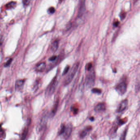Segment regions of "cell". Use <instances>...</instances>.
Returning a JSON list of instances; mask_svg holds the SVG:
<instances>
[{
  "label": "cell",
  "instance_id": "cell-1",
  "mask_svg": "<svg viewBox=\"0 0 140 140\" xmlns=\"http://www.w3.org/2000/svg\"><path fill=\"white\" fill-rule=\"evenodd\" d=\"M79 65V63H77L72 67V70L69 73V74L67 76L66 78L65 79V81L64 83V85H68L71 82L74 78V76L75 75V74L78 71Z\"/></svg>",
  "mask_w": 140,
  "mask_h": 140
},
{
  "label": "cell",
  "instance_id": "cell-2",
  "mask_svg": "<svg viewBox=\"0 0 140 140\" xmlns=\"http://www.w3.org/2000/svg\"><path fill=\"white\" fill-rule=\"evenodd\" d=\"M95 72L94 71H91L90 73H89L87 76L86 77V84L88 88H90L91 87H93L95 84Z\"/></svg>",
  "mask_w": 140,
  "mask_h": 140
},
{
  "label": "cell",
  "instance_id": "cell-3",
  "mask_svg": "<svg viewBox=\"0 0 140 140\" xmlns=\"http://www.w3.org/2000/svg\"><path fill=\"white\" fill-rule=\"evenodd\" d=\"M47 120V114H44L42 116L40 119V121L37 123L36 129L37 131H40L42 130L46 124Z\"/></svg>",
  "mask_w": 140,
  "mask_h": 140
},
{
  "label": "cell",
  "instance_id": "cell-4",
  "mask_svg": "<svg viewBox=\"0 0 140 140\" xmlns=\"http://www.w3.org/2000/svg\"><path fill=\"white\" fill-rule=\"evenodd\" d=\"M127 84L124 82H121L118 84L116 90L120 95H123L126 93L127 91Z\"/></svg>",
  "mask_w": 140,
  "mask_h": 140
},
{
  "label": "cell",
  "instance_id": "cell-5",
  "mask_svg": "<svg viewBox=\"0 0 140 140\" xmlns=\"http://www.w3.org/2000/svg\"><path fill=\"white\" fill-rule=\"evenodd\" d=\"M72 125L70 124H67V125L65 126V130L63 133V137L65 139H67L69 138L72 133Z\"/></svg>",
  "mask_w": 140,
  "mask_h": 140
},
{
  "label": "cell",
  "instance_id": "cell-6",
  "mask_svg": "<svg viewBox=\"0 0 140 140\" xmlns=\"http://www.w3.org/2000/svg\"><path fill=\"white\" fill-rule=\"evenodd\" d=\"M85 1L86 0H81L79 8L78 11V17H81L84 15L86 11V6H85Z\"/></svg>",
  "mask_w": 140,
  "mask_h": 140
},
{
  "label": "cell",
  "instance_id": "cell-7",
  "mask_svg": "<svg viewBox=\"0 0 140 140\" xmlns=\"http://www.w3.org/2000/svg\"><path fill=\"white\" fill-rule=\"evenodd\" d=\"M56 83L57 82H56V78H55L53 80L52 83H51V85L49 88V90H48V94L49 95H52V94L54 93L56 86V84H57Z\"/></svg>",
  "mask_w": 140,
  "mask_h": 140
},
{
  "label": "cell",
  "instance_id": "cell-8",
  "mask_svg": "<svg viewBox=\"0 0 140 140\" xmlns=\"http://www.w3.org/2000/svg\"><path fill=\"white\" fill-rule=\"evenodd\" d=\"M128 105V101L127 100H125L124 101L122 102L120 105L119 106L118 110V112H121L124 111L125 109H126Z\"/></svg>",
  "mask_w": 140,
  "mask_h": 140
},
{
  "label": "cell",
  "instance_id": "cell-9",
  "mask_svg": "<svg viewBox=\"0 0 140 140\" xmlns=\"http://www.w3.org/2000/svg\"><path fill=\"white\" fill-rule=\"evenodd\" d=\"M106 105L105 104L101 103L96 105L95 108V111L97 112L104 111L106 110Z\"/></svg>",
  "mask_w": 140,
  "mask_h": 140
},
{
  "label": "cell",
  "instance_id": "cell-10",
  "mask_svg": "<svg viewBox=\"0 0 140 140\" xmlns=\"http://www.w3.org/2000/svg\"><path fill=\"white\" fill-rule=\"evenodd\" d=\"M24 84V80H18L16 82V89L19 90H22L23 88Z\"/></svg>",
  "mask_w": 140,
  "mask_h": 140
},
{
  "label": "cell",
  "instance_id": "cell-11",
  "mask_svg": "<svg viewBox=\"0 0 140 140\" xmlns=\"http://www.w3.org/2000/svg\"><path fill=\"white\" fill-rule=\"evenodd\" d=\"M92 129V127L90 126H88L86 127L84 129H83L81 133H80V137H81V138H84V137L86 136V135L88 133L89 131H91Z\"/></svg>",
  "mask_w": 140,
  "mask_h": 140
},
{
  "label": "cell",
  "instance_id": "cell-12",
  "mask_svg": "<svg viewBox=\"0 0 140 140\" xmlns=\"http://www.w3.org/2000/svg\"><path fill=\"white\" fill-rule=\"evenodd\" d=\"M46 67V64L45 62L40 63L37 65L36 67V70L38 72H43Z\"/></svg>",
  "mask_w": 140,
  "mask_h": 140
},
{
  "label": "cell",
  "instance_id": "cell-13",
  "mask_svg": "<svg viewBox=\"0 0 140 140\" xmlns=\"http://www.w3.org/2000/svg\"><path fill=\"white\" fill-rule=\"evenodd\" d=\"M59 101H57L56 102L55 104L54 105L53 109H52V111L51 112V114H50L51 117H53L54 115H55V114H56L58 108V106H59Z\"/></svg>",
  "mask_w": 140,
  "mask_h": 140
},
{
  "label": "cell",
  "instance_id": "cell-14",
  "mask_svg": "<svg viewBox=\"0 0 140 140\" xmlns=\"http://www.w3.org/2000/svg\"><path fill=\"white\" fill-rule=\"evenodd\" d=\"M59 48V42L58 41H55L53 42L51 47V50L53 52H55Z\"/></svg>",
  "mask_w": 140,
  "mask_h": 140
},
{
  "label": "cell",
  "instance_id": "cell-15",
  "mask_svg": "<svg viewBox=\"0 0 140 140\" xmlns=\"http://www.w3.org/2000/svg\"><path fill=\"white\" fill-rule=\"evenodd\" d=\"M29 129L28 128H26L23 130V132L22 133V136H21V140H24L28 134Z\"/></svg>",
  "mask_w": 140,
  "mask_h": 140
},
{
  "label": "cell",
  "instance_id": "cell-16",
  "mask_svg": "<svg viewBox=\"0 0 140 140\" xmlns=\"http://www.w3.org/2000/svg\"><path fill=\"white\" fill-rule=\"evenodd\" d=\"M65 126L64 124H62L61 125V128L60 129L59 131V135L63 134L64 133L65 130Z\"/></svg>",
  "mask_w": 140,
  "mask_h": 140
},
{
  "label": "cell",
  "instance_id": "cell-17",
  "mask_svg": "<svg viewBox=\"0 0 140 140\" xmlns=\"http://www.w3.org/2000/svg\"><path fill=\"white\" fill-rule=\"evenodd\" d=\"M92 91L95 94H101L102 93V90L100 89L97 88H93L92 89Z\"/></svg>",
  "mask_w": 140,
  "mask_h": 140
},
{
  "label": "cell",
  "instance_id": "cell-18",
  "mask_svg": "<svg viewBox=\"0 0 140 140\" xmlns=\"http://www.w3.org/2000/svg\"><path fill=\"white\" fill-rule=\"evenodd\" d=\"M127 130H125V131H124L123 133H122L121 136L120 137V140H125V138H126V135H127Z\"/></svg>",
  "mask_w": 140,
  "mask_h": 140
},
{
  "label": "cell",
  "instance_id": "cell-19",
  "mask_svg": "<svg viewBox=\"0 0 140 140\" xmlns=\"http://www.w3.org/2000/svg\"><path fill=\"white\" fill-rule=\"evenodd\" d=\"M16 5L15 3L14 2H11L9 4L7 5V7L8 9H11L12 8H14V6H15Z\"/></svg>",
  "mask_w": 140,
  "mask_h": 140
},
{
  "label": "cell",
  "instance_id": "cell-20",
  "mask_svg": "<svg viewBox=\"0 0 140 140\" xmlns=\"http://www.w3.org/2000/svg\"><path fill=\"white\" fill-rule=\"evenodd\" d=\"M70 69V66H67L65 68L64 71H63V75H65L66 74L68 73L69 70Z\"/></svg>",
  "mask_w": 140,
  "mask_h": 140
},
{
  "label": "cell",
  "instance_id": "cell-21",
  "mask_svg": "<svg viewBox=\"0 0 140 140\" xmlns=\"http://www.w3.org/2000/svg\"><path fill=\"white\" fill-rule=\"evenodd\" d=\"M92 66H92V64L91 63H89L86 66V69L87 70V71H90V70H91V69Z\"/></svg>",
  "mask_w": 140,
  "mask_h": 140
},
{
  "label": "cell",
  "instance_id": "cell-22",
  "mask_svg": "<svg viewBox=\"0 0 140 140\" xmlns=\"http://www.w3.org/2000/svg\"><path fill=\"white\" fill-rule=\"evenodd\" d=\"M12 62V59H10V60H8L5 63L4 66H5V67H7V66H9L10 65V64H11Z\"/></svg>",
  "mask_w": 140,
  "mask_h": 140
},
{
  "label": "cell",
  "instance_id": "cell-23",
  "mask_svg": "<svg viewBox=\"0 0 140 140\" xmlns=\"http://www.w3.org/2000/svg\"><path fill=\"white\" fill-rule=\"evenodd\" d=\"M55 9L53 7H51L48 10V12L50 14L53 13L55 12Z\"/></svg>",
  "mask_w": 140,
  "mask_h": 140
},
{
  "label": "cell",
  "instance_id": "cell-24",
  "mask_svg": "<svg viewBox=\"0 0 140 140\" xmlns=\"http://www.w3.org/2000/svg\"><path fill=\"white\" fill-rule=\"evenodd\" d=\"M38 87V81H36V82L35 83L34 86V89L36 90L37 89Z\"/></svg>",
  "mask_w": 140,
  "mask_h": 140
},
{
  "label": "cell",
  "instance_id": "cell-25",
  "mask_svg": "<svg viewBox=\"0 0 140 140\" xmlns=\"http://www.w3.org/2000/svg\"><path fill=\"white\" fill-rule=\"evenodd\" d=\"M31 0H23V3L24 5L27 6L30 3Z\"/></svg>",
  "mask_w": 140,
  "mask_h": 140
},
{
  "label": "cell",
  "instance_id": "cell-26",
  "mask_svg": "<svg viewBox=\"0 0 140 140\" xmlns=\"http://www.w3.org/2000/svg\"><path fill=\"white\" fill-rule=\"evenodd\" d=\"M57 58V56H53L49 59V60L50 61H53L55 60Z\"/></svg>",
  "mask_w": 140,
  "mask_h": 140
},
{
  "label": "cell",
  "instance_id": "cell-27",
  "mask_svg": "<svg viewBox=\"0 0 140 140\" xmlns=\"http://www.w3.org/2000/svg\"><path fill=\"white\" fill-rule=\"evenodd\" d=\"M125 16H126V14L124 12H123V13H122L120 17L122 19H125Z\"/></svg>",
  "mask_w": 140,
  "mask_h": 140
},
{
  "label": "cell",
  "instance_id": "cell-28",
  "mask_svg": "<svg viewBox=\"0 0 140 140\" xmlns=\"http://www.w3.org/2000/svg\"><path fill=\"white\" fill-rule=\"evenodd\" d=\"M78 111V109H76V108H74V109H73V112H74V114H77Z\"/></svg>",
  "mask_w": 140,
  "mask_h": 140
},
{
  "label": "cell",
  "instance_id": "cell-29",
  "mask_svg": "<svg viewBox=\"0 0 140 140\" xmlns=\"http://www.w3.org/2000/svg\"><path fill=\"white\" fill-rule=\"evenodd\" d=\"M119 24V22L118 21H116L114 23V26L118 27Z\"/></svg>",
  "mask_w": 140,
  "mask_h": 140
},
{
  "label": "cell",
  "instance_id": "cell-30",
  "mask_svg": "<svg viewBox=\"0 0 140 140\" xmlns=\"http://www.w3.org/2000/svg\"><path fill=\"white\" fill-rule=\"evenodd\" d=\"M90 120H91V121H94L95 119H94V117H92L90 118Z\"/></svg>",
  "mask_w": 140,
  "mask_h": 140
}]
</instances>
